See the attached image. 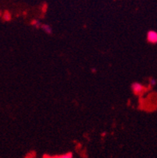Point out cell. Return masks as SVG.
Wrapping results in <instances>:
<instances>
[{
  "label": "cell",
  "mask_w": 157,
  "mask_h": 158,
  "mask_svg": "<svg viewBox=\"0 0 157 158\" xmlns=\"http://www.w3.org/2000/svg\"><path fill=\"white\" fill-rule=\"evenodd\" d=\"M146 39L148 43L151 44H157V31L154 30H150L147 32Z\"/></svg>",
  "instance_id": "1"
},
{
  "label": "cell",
  "mask_w": 157,
  "mask_h": 158,
  "mask_svg": "<svg viewBox=\"0 0 157 158\" xmlns=\"http://www.w3.org/2000/svg\"><path fill=\"white\" fill-rule=\"evenodd\" d=\"M131 90L135 94H142L144 90V86L138 82H134L131 84Z\"/></svg>",
  "instance_id": "2"
},
{
  "label": "cell",
  "mask_w": 157,
  "mask_h": 158,
  "mask_svg": "<svg viewBox=\"0 0 157 158\" xmlns=\"http://www.w3.org/2000/svg\"><path fill=\"white\" fill-rule=\"evenodd\" d=\"M41 28L44 32L47 33V35H51L52 33H53V28H52V27L50 26V24H42L41 28Z\"/></svg>",
  "instance_id": "3"
},
{
  "label": "cell",
  "mask_w": 157,
  "mask_h": 158,
  "mask_svg": "<svg viewBox=\"0 0 157 158\" xmlns=\"http://www.w3.org/2000/svg\"><path fill=\"white\" fill-rule=\"evenodd\" d=\"M47 158H72V155L71 153H68V154H63V155H60V156H51V157H47Z\"/></svg>",
  "instance_id": "4"
},
{
  "label": "cell",
  "mask_w": 157,
  "mask_h": 158,
  "mask_svg": "<svg viewBox=\"0 0 157 158\" xmlns=\"http://www.w3.org/2000/svg\"><path fill=\"white\" fill-rule=\"evenodd\" d=\"M31 24H32L33 26H34L35 28H40L42 25L41 22H40L39 21H38V20H34V21L31 22Z\"/></svg>",
  "instance_id": "5"
},
{
  "label": "cell",
  "mask_w": 157,
  "mask_h": 158,
  "mask_svg": "<svg viewBox=\"0 0 157 158\" xmlns=\"http://www.w3.org/2000/svg\"><path fill=\"white\" fill-rule=\"evenodd\" d=\"M149 85H150L151 87H154V86L156 84V81H155V79H152V78L149 79Z\"/></svg>",
  "instance_id": "6"
}]
</instances>
